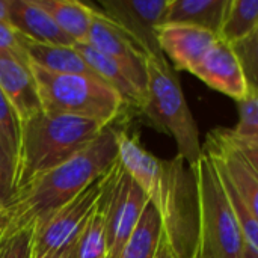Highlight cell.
<instances>
[{
    "label": "cell",
    "instance_id": "83f0119b",
    "mask_svg": "<svg viewBox=\"0 0 258 258\" xmlns=\"http://www.w3.org/2000/svg\"><path fill=\"white\" fill-rule=\"evenodd\" d=\"M0 53H9L27 60L23 48V35L18 33L8 21H0Z\"/></svg>",
    "mask_w": 258,
    "mask_h": 258
},
{
    "label": "cell",
    "instance_id": "8992f818",
    "mask_svg": "<svg viewBox=\"0 0 258 258\" xmlns=\"http://www.w3.org/2000/svg\"><path fill=\"white\" fill-rule=\"evenodd\" d=\"M147 101L142 113L160 132L172 136L178 156L194 168L203 156L200 130L181 91L174 68L166 57H147Z\"/></svg>",
    "mask_w": 258,
    "mask_h": 258
},
{
    "label": "cell",
    "instance_id": "9a60e30c",
    "mask_svg": "<svg viewBox=\"0 0 258 258\" xmlns=\"http://www.w3.org/2000/svg\"><path fill=\"white\" fill-rule=\"evenodd\" d=\"M8 23L23 36L54 45H74L35 0H8Z\"/></svg>",
    "mask_w": 258,
    "mask_h": 258
},
{
    "label": "cell",
    "instance_id": "8fae6325",
    "mask_svg": "<svg viewBox=\"0 0 258 258\" xmlns=\"http://www.w3.org/2000/svg\"><path fill=\"white\" fill-rule=\"evenodd\" d=\"M203 153L230 180L245 206L258 221V172L249 162L228 142L222 128L210 130Z\"/></svg>",
    "mask_w": 258,
    "mask_h": 258
},
{
    "label": "cell",
    "instance_id": "484cf974",
    "mask_svg": "<svg viewBox=\"0 0 258 258\" xmlns=\"http://www.w3.org/2000/svg\"><path fill=\"white\" fill-rule=\"evenodd\" d=\"M233 50L240 60L249 88L258 89V29L243 41L234 44Z\"/></svg>",
    "mask_w": 258,
    "mask_h": 258
},
{
    "label": "cell",
    "instance_id": "9c48e42d",
    "mask_svg": "<svg viewBox=\"0 0 258 258\" xmlns=\"http://www.w3.org/2000/svg\"><path fill=\"white\" fill-rule=\"evenodd\" d=\"M92 5L112 20L147 57H165L157 30L165 23L169 0H98Z\"/></svg>",
    "mask_w": 258,
    "mask_h": 258
},
{
    "label": "cell",
    "instance_id": "4fadbf2b",
    "mask_svg": "<svg viewBox=\"0 0 258 258\" xmlns=\"http://www.w3.org/2000/svg\"><path fill=\"white\" fill-rule=\"evenodd\" d=\"M207 86L240 101L246 97L249 85L233 45L218 39L207 56L192 71Z\"/></svg>",
    "mask_w": 258,
    "mask_h": 258
},
{
    "label": "cell",
    "instance_id": "d4e9b609",
    "mask_svg": "<svg viewBox=\"0 0 258 258\" xmlns=\"http://www.w3.org/2000/svg\"><path fill=\"white\" fill-rule=\"evenodd\" d=\"M239 104V124L231 128L239 138L258 141V89L249 88L246 97Z\"/></svg>",
    "mask_w": 258,
    "mask_h": 258
},
{
    "label": "cell",
    "instance_id": "ffe728a7",
    "mask_svg": "<svg viewBox=\"0 0 258 258\" xmlns=\"http://www.w3.org/2000/svg\"><path fill=\"white\" fill-rule=\"evenodd\" d=\"M258 29V0H230L219 39L234 45Z\"/></svg>",
    "mask_w": 258,
    "mask_h": 258
},
{
    "label": "cell",
    "instance_id": "836d02e7",
    "mask_svg": "<svg viewBox=\"0 0 258 258\" xmlns=\"http://www.w3.org/2000/svg\"><path fill=\"white\" fill-rule=\"evenodd\" d=\"M243 258H258L257 252H254V251H251L248 246H246V249H245V254H243Z\"/></svg>",
    "mask_w": 258,
    "mask_h": 258
},
{
    "label": "cell",
    "instance_id": "5bb4252c",
    "mask_svg": "<svg viewBox=\"0 0 258 258\" xmlns=\"http://www.w3.org/2000/svg\"><path fill=\"white\" fill-rule=\"evenodd\" d=\"M0 89L11 103L18 125L42 110L29 60L0 53Z\"/></svg>",
    "mask_w": 258,
    "mask_h": 258
},
{
    "label": "cell",
    "instance_id": "f1b7e54d",
    "mask_svg": "<svg viewBox=\"0 0 258 258\" xmlns=\"http://www.w3.org/2000/svg\"><path fill=\"white\" fill-rule=\"evenodd\" d=\"M14 163L0 145V210L14 194Z\"/></svg>",
    "mask_w": 258,
    "mask_h": 258
},
{
    "label": "cell",
    "instance_id": "603a6c76",
    "mask_svg": "<svg viewBox=\"0 0 258 258\" xmlns=\"http://www.w3.org/2000/svg\"><path fill=\"white\" fill-rule=\"evenodd\" d=\"M218 172H219L222 186H224V189H225V192L228 195V200H230L231 209L234 212V216H236V219L239 222V227H240V231L243 234L245 243L251 251L258 254V221L255 219V216L251 213V210L245 206V203L242 201V198L239 197V194L236 192V189L233 187L230 180L219 169H218Z\"/></svg>",
    "mask_w": 258,
    "mask_h": 258
},
{
    "label": "cell",
    "instance_id": "3957f363",
    "mask_svg": "<svg viewBox=\"0 0 258 258\" xmlns=\"http://www.w3.org/2000/svg\"><path fill=\"white\" fill-rule=\"evenodd\" d=\"M106 127L97 121L39 110L20 124L14 192L82 153Z\"/></svg>",
    "mask_w": 258,
    "mask_h": 258
},
{
    "label": "cell",
    "instance_id": "d6a6232c",
    "mask_svg": "<svg viewBox=\"0 0 258 258\" xmlns=\"http://www.w3.org/2000/svg\"><path fill=\"white\" fill-rule=\"evenodd\" d=\"M8 0H0V21H8Z\"/></svg>",
    "mask_w": 258,
    "mask_h": 258
},
{
    "label": "cell",
    "instance_id": "e0dca14e",
    "mask_svg": "<svg viewBox=\"0 0 258 258\" xmlns=\"http://www.w3.org/2000/svg\"><path fill=\"white\" fill-rule=\"evenodd\" d=\"M74 47L91 67V70L97 74V77L112 86L122 97L127 109H138L139 112L142 110L145 101L118 62L86 42H76Z\"/></svg>",
    "mask_w": 258,
    "mask_h": 258
},
{
    "label": "cell",
    "instance_id": "7a4b0ae2",
    "mask_svg": "<svg viewBox=\"0 0 258 258\" xmlns=\"http://www.w3.org/2000/svg\"><path fill=\"white\" fill-rule=\"evenodd\" d=\"M118 160L116 127H106L82 153L17 189L0 210V237L35 225L104 175Z\"/></svg>",
    "mask_w": 258,
    "mask_h": 258
},
{
    "label": "cell",
    "instance_id": "2e32d148",
    "mask_svg": "<svg viewBox=\"0 0 258 258\" xmlns=\"http://www.w3.org/2000/svg\"><path fill=\"white\" fill-rule=\"evenodd\" d=\"M23 48L27 60L45 71L56 74H83L97 77L74 45L42 44L23 36Z\"/></svg>",
    "mask_w": 258,
    "mask_h": 258
},
{
    "label": "cell",
    "instance_id": "277c9868",
    "mask_svg": "<svg viewBox=\"0 0 258 258\" xmlns=\"http://www.w3.org/2000/svg\"><path fill=\"white\" fill-rule=\"evenodd\" d=\"M30 70L45 113L92 119L109 127L128 110L122 97L95 76L56 74L32 63Z\"/></svg>",
    "mask_w": 258,
    "mask_h": 258
},
{
    "label": "cell",
    "instance_id": "52a82bcc",
    "mask_svg": "<svg viewBox=\"0 0 258 258\" xmlns=\"http://www.w3.org/2000/svg\"><path fill=\"white\" fill-rule=\"evenodd\" d=\"M101 200L106 210V258H119L139 224L148 200L139 184L124 169L119 159L104 174Z\"/></svg>",
    "mask_w": 258,
    "mask_h": 258
},
{
    "label": "cell",
    "instance_id": "cb8c5ba5",
    "mask_svg": "<svg viewBox=\"0 0 258 258\" xmlns=\"http://www.w3.org/2000/svg\"><path fill=\"white\" fill-rule=\"evenodd\" d=\"M18 139H20V125L18 118L0 89V145L14 163L15 175V162L18 154Z\"/></svg>",
    "mask_w": 258,
    "mask_h": 258
},
{
    "label": "cell",
    "instance_id": "44dd1931",
    "mask_svg": "<svg viewBox=\"0 0 258 258\" xmlns=\"http://www.w3.org/2000/svg\"><path fill=\"white\" fill-rule=\"evenodd\" d=\"M162 236V222L156 209L148 203L138 227L125 243L119 258H154Z\"/></svg>",
    "mask_w": 258,
    "mask_h": 258
},
{
    "label": "cell",
    "instance_id": "d6986e66",
    "mask_svg": "<svg viewBox=\"0 0 258 258\" xmlns=\"http://www.w3.org/2000/svg\"><path fill=\"white\" fill-rule=\"evenodd\" d=\"M73 42H85L91 29L94 8L77 0H35Z\"/></svg>",
    "mask_w": 258,
    "mask_h": 258
},
{
    "label": "cell",
    "instance_id": "f546056e",
    "mask_svg": "<svg viewBox=\"0 0 258 258\" xmlns=\"http://www.w3.org/2000/svg\"><path fill=\"white\" fill-rule=\"evenodd\" d=\"M228 142L249 162V165L258 172V141L257 139H246L239 138L230 128H222Z\"/></svg>",
    "mask_w": 258,
    "mask_h": 258
},
{
    "label": "cell",
    "instance_id": "30bf717a",
    "mask_svg": "<svg viewBox=\"0 0 258 258\" xmlns=\"http://www.w3.org/2000/svg\"><path fill=\"white\" fill-rule=\"evenodd\" d=\"M92 8V23L85 42L118 62L144 101H147V56L112 20H109L94 5Z\"/></svg>",
    "mask_w": 258,
    "mask_h": 258
},
{
    "label": "cell",
    "instance_id": "7402d4cb",
    "mask_svg": "<svg viewBox=\"0 0 258 258\" xmlns=\"http://www.w3.org/2000/svg\"><path fill=\"white\" fill-rule=\"evenodd\" d=\"M103 194V192H101ZM107 257V233H106V210L100 197L97 207L88 218L82 233L76 242V258Z\"/></svg>",
    "mask_w": 258,
    "mask_h": 258
},
{
    "label": "cell",
    "instance_id": "ac0fdd59",
    "mask_svg": "<svg viewBox=\"0 0 258 258\" xmlns=\"http://www.w3.org/2000/svg\"><path fill=\"white\" fill-rule=\"evenodd\" d=\"M228 5L230 0H169L165 23L190 24L219 35Z\"/></svg>",
    "mask_w": 258,
    "mask_h": 258
},
{
    "label": "cell",
    "instance_id": "7c38bea8",
    "mask_svg": "<svg viewBox=\"0 0 258 258\" xmlns=\"http://www.w3.org/2000/svg\"><path fill=\"white\" fill-rule=\"evenodd\" d=\"M159 45L177 70L192 73L207 56L219 36L190 24L165 23L157 30Z\"/></svg>",
    "mask_w": 258,
    "mask_h": 258
},
{
    "label": "cell",
    "instance_id": "6da1fadb",
    "mask_svg": "<svg viewBox=\"0 0 258 258\" xmlns=\"http://www.w3.org/2000/svg\"><path fill=\"white\" fill-rule=\"evenodd\" d=\"M118 159L156 209L162 234L180 258H194L198 234V195L194 169L178 154L162 160L138 136L116 128Z\"/></svg>",
    "mask_w": 258,
    "mask_h": 258
},
{
    "label": "cell",
    "instance_id": "4dcf8cb0",
    "mask_svg": "<svg viewBox=\"0 0 258 258\" xmlns=\"http://www.w3.org/2000/svg\"><path fill=\"white\" fill-rule=\"evenodd\" d=\"M154 258H180L177 255V252L172 249V246L169 245V242L165 239V236L162 234L160 236V242H159V246H157V251H156V255Z\"/></svg>",
    "mask_w": 258,
    "mask_h": 258
},
{
    "label": "cell",
    "instance_id": "ba28073f",
    "mask_svg": "<svg viewBox=\"0 0 258 258\" xmlns=\"http://www.w3.org/2000/svg\"><path fill=\"white\" fill-rule=\"evenodd\" d=\"M103 186L104 175L71 201L42 218L33 228L30 258H50L74 245L88 218L98 204Z\"/></svg>",
    "mask_w": 258,
    "mask_h": 258
},
{
    "label": "cell",
    "instance_id": "1f68e13d",
    "mask_svg": "<svg viewBox=\"0 0 258 258\" xmlns=\"http://www.w3.org/2000/svg\"><path fill=\"white\" fill-rule=\"evenodd\" d=\"M76 242H77V240H76ZM50 258H76V243L71 245L70 248L63 249V251L57 252L56 255H53V257Z\"/></svg>",
    "mask_w": 258,
    "mask_h": 258
},
{
    "label": "cell",
    "instance_id": "4316f807",
    "mask_svg": "<svg viewBox=\"0 0 258 258\" xmlns=\"http://www.w3.org/2000/svg\"><path fill=\"white\" fill-rule=\"evenodd\" d=\"M33 228L0 237V258H30Z\"/></svg>",
    "mask_w": 258,
    "mask_h": 258
},
{
    "label": "cell",
    "instance_id": "5b68a950",
    "mask_svg": "<svg viewBox=\"0 0 258 258\" xmlns=\"http://www.w3.org/2000/svg\"><path fill=\"white\" fill-rule=\"evenodd\" d=\"M192 169L198 195L194 258H243L246 243L215 163L203 153Z\"/></svg>",
    "mask_w": 258,
    "mask_h": 258
}]
</instances>
